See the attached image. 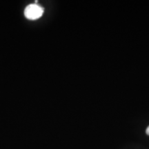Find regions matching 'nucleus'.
Here are the masks:
<instances>
[{
	"mask_svg": "<svg viewBox=\"0 0 149 149\" xmlns=\"http://www.w3.org/2000/svg\"><path fill=\"white\" fill-rule=\"evenodd\" d=\"M146 134L148 135H149V126H148V127H147V128H146Z\"/></svg>",
	"mask_w": 149,
	"mask_h": 149,
	"instance_id": "obj_2",
	"label": "nucleus"
},
{
	"mask_svg": "<svg viewBox=\"0 0 149 149\" xmlns=\"http://www.w3.org/2000/svg\"><path fill=\"white\" fill-rule=\"evenodd\" d=\"M43 13H44V9L36 3L29 5L24 10L25 17L30 20H35L40 18Z\"/></svg>",
	"mask_w": 149,
	"mask_h": 149,
	"instance_id": "obj_1",
	"label": "nucleus"
}]
</instances>
